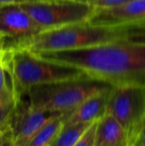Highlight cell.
<instances>
[{
	"instance_id": "23",
	"label": "cell",
	"mask_w": 145,
	"mask_h": 146,
	"mask_svg": "<svg viewBox=\"0 0 145 146\" xmlns=\"http://www.w3.org/2000/svg\"><path fill=\"white\" fill-rule=\"evenodd\" d=\"M0 40H1V37H0Z\"/></svg>"
},
{
	"instance_id": "6",
	"label": "cell",
	"mask_w": 145,
	"mask_h": 146,
	"mask_svg": "<svg viewBox=\"0 0 145 146\" xmlns=\"http://www.w3.org/2000/svg\"><path fill=\"white\" fill-rule=\"evenodd\" d=\"M62 115L63 113L34 109L28 102L23 104L18 99L9 122L15 145L26 146L46 123Z\"/></svg>"
},
{
	"instance_id": "17",
	"label": "cell",
	"mask_w": 145,
	"mask_h": 146,
	"mask_svg": "<svg viewBox=\"0 0 145 146\" xmlns=\"http://www.w3.org/2000/svg\"><path fill=\"white\" fill-rule=\"evenodd\" d=\"M2 146H15V143H14V140H13V138H12V133H11L10 129H9Z\"/></svg>"
},
{
	"instance_id": "13",
	"label": "cell",
	"mask_w": 145,
	"mask_h": 146,
	"mask_svg": "<svg viewBox=\"0 0 145 146\" xmlns=\"http://www.w3.org/2000/svg\"><path fill=\"white\" fill-rule=\"evenodd\" d=\"M17 103L14 85L8 86L0 93V129L9 127V119Z\"/></svg>"
},
{
	"instance_id": "15",
	"label": "cell",
	"mask_w": 145,
	"mask_h": 146,
	"mask_svg": "<svg viewBox=\"0 0 145 146\" xmlns=\"http://www.w3.org/2000/svg\"><path fill=\"white\" fill-rule=\"evenodd\" d=\"M132 0H86L88 3L95 8H109L124 4Z\"/></svg>"
},
{
	"instance_id": "2",
	"label": "cell",
	"mask_w": 145,
	"mask_h": 146,
	"mask_svg": "<svg viewBox=\"0 0 145 146\" xmlns=\"http://www.w3.org/2000/svg\"><path fill=\"white\" fill-rule=\"evenodd\" d=\"M113 86L89 76L33 86L25 93L34 109L68 113L92 95Z\"/></svg>"
},
{
	"instance_id": "4",
	"label": "cell",
	"mask_w": 145,
	"mask_h": 146,
	"mask_svg": "<svg viewBox=\"0 0 145 146\" xmlns=\"http://www.w3.org/2000/svg\"><path fill=\"white\" fill-rule=\"evenodd\" d=\"M126 131L127 146H137L145 126V84L132 82L114 86L107 104V112Z\"/></svg>"
},
{
	"instance_id": "21",
	"label": "cell",
	"mask_w": 145,
	"mask_h": 146,
	"mask_svg": "<svg viewBox=\"0 0 145 146\" xmlns=\"http://www.w3.org/2000/svg\"><path fill=\"white\" fill-rule=\"evenodd\" d=\"M3 59H4V50L3 49L1 40H0V65H3Z\"/></svg>"
},
{
	"instance_id": "19",
	"label": "cell",
	"mask_w": 145,
	"mask_h": 146,
	"mask_svg": "<svg viewBox=\"0 0 145 146\" xmlns=\"http://www.w3.org/2000/svg\"><path fill=\"white\" fill-rule=\"evenodd\" d=\"M32 1H38V0H0V4H3V3H21L32 2Z\"/></svg>"
},
{
	"instance_id": "14",
	"label": "cell",
	"mask_w": 145,
	"mask_h": 146,
	"mask_svg": "<svg viewBox=\"0 0 145 146\" xmlns=\"http://www.w3.org/2000/svg\"><path fill=\"white\" fill-rule=\"evenodd\" d=\"M97 121H94L73 146H93Z\"/></svg>"
},
{
	"instance_id": "9",
	"label": "cell",
	"mask_w": 145,
	"mask_h": 146,
	"mask_svg": "<svg viewBox=\"0 0 145 146\" xmlns=\"http://www.w3.org/2000/svg\"><path fill=\"white\" fill-rule=\"evenodd\" d=\"M113 86L108 87L85 99L68 114L63 121V126L98 121L107 112V104Z\"/></svg>"
},
{
	"instance_id": "20",
	"label": "cell",
	"mask_w": 145,
	"mask_h": 146,
	"mask_svg": "<svg viewBox=\"0 0 145 146\" xmlns=\"http://www.w3.org/2000/svg\"><path fill=\"white\" fill-rule=\"evenodd\" d=\"M9 129V127H8L7 128H4V129H0V146H2L3 145Z\"/></svg>"
},
{
	"instance_id": "3",
	"label": "cell",
	"mask_w": 145,
	"mask_h": 146,
	"mask_svg": "<svg viewBox=\"0 0 145 146\" xmlns=\"http://www.w3.org/2000/svg\"><path fill=\"white\" fill-rule=\"evenodd\" d=\"M9 52V69L16 98L33 86L79 79L88 76L84 71L73 66L44 60L26 49Z\"/></svg>"
},
{
	"instance_id": "7",
	"label": "cell",
	"mask_w": 145,
	"mask_h": 146,
	"mask_svg": "<svg viewBox=\"0 0 145 146\" xmlns=\"http://www.w3.org/2000/svg\"><path fill=\"white\" fill-rule=\"evenodd\" d=\"M41 32L43 29L19 3L0 4V37L3 49Z\"/></svg>"
},
{
	"instance_id": "11",
	"label": "cell",
	"mask_w": 145,
	"mask_h": 146,
	"mask_svg": "<svg viewBox=\"0 0 145 146\" xmlns=\"http://www.w3.org/2000/svg\"><path fill=\"white\" fill-rule=\"evenodd\" d=\"M70 112L54 118L46 123L30 140L26 146H50L63 127V121Z\"/></svg>"
},
{
	"instance_id": "16",
	"label": "cell",
	"mask_w": 145,
	"mask_h": 146,
	"mask_svg": "<svg viewBox=\"0 0 145 146\" xmlns=\"http://www.w3.org/2000/svg\"><path fill=\"white\" fill-rule=\"evenodd\" d=\"M9 74V70L7 68L0 65V93L9 85L13 84V79L8 81L7 75Z\"/></svg>"
},
{
	"instance_id": "22",
	"label": "cell",
	"mask_w": 145,
	"mask_h": 146,
	"mask_svg": "<svg viewBox=\"0 0 145 146\" xmlns=\"http://www.w3.org/2000/svg\"><path fill=\"white\" fill-rule=\"evenodd\" d=\"M80 1H85H85H86V0H80Z\"/></svg>"
},
{
	"instance_id": "18",
	"label": "cell",
	"mask_w": 145,
	"mask_h": 146,
	"mask_svg": "<svg viewBox=\"0 0 145 146\" xmlns=\"http://www.w3.org/2000/svg\"><path fill=\"white\" fill-rule=\"evenodd\" d=\"M137 146H145V126L143 127V129L138 136Z\"/></svg>"
},
{
	"instance_id": "5",
	"label": "cell",
	"mask_w": 145,
	"mask_h": 146,
	"mask_svg": "<svg viewBox=\"0 0 145 146\" xmlns=\"http://www.w3.org/2000/svg\"><path fill=\"white\" fill-rule=\"evenodd\" d=\"M19 4L43 31L85 22L97 9L80 0H38Z\"/></svg>"
},
{
	"instance_id": "1",
	"label": "cell",
	"mask_w": 145,
	"mask_h": 146,
	"mask_svg": "<svg viewBox=\"0 0 145 146\" xmlns=\"http://www.w3.org/2000/svg\"><path fill=\"white\" fill-rule=\"evenodd\" d=\"M44 60L73 66L112 86L145 84V43L118 40L75 50L32 52Z\"/></svg>"
},
{
	"instance_id": "10",
	"label": "cell",
	"mask_w": 145,
	"mask_h": 146,
	"mask_svg": "<svg viewBox=\"0 0 145 146\" xmlns=\"http://www.w3.org/2000/svg\"><path fill=\"white\" fill-rule=\"evenodd\" d=\"M93 146H127L126 131L109 113L97 122Z\"/></svg>"
},
{
	"instance_id": "8",
	"label": "cell",
	"mask_w": 145,
	"mask_h": 146,
	"mask_svg": "<svg viewBox=\"0 0 145 146\" xmlns=\"http://www.w3.org/2000/svg\"><path fill=\"white\" fill-rule=\"evenodd\" d=\"M145 21V0H132L121 5L97 8L87 22L93 26H124Z\"/></svg>"
},
{
	"instance_id": "12",
	"label": "cell",
	"mask_w": 145,
	"mask_h": 146,
	"mask_svg": "<svg viewBox=\"0 0 145 146\" xmlns=\"http://www.w3.org/2000/svg\"><path fill=\"white\" fill-rule=\"evenodd\" d=\"M93 122H81L63 126L50 146H73Z\"/></svg>"
}]
</instances>
